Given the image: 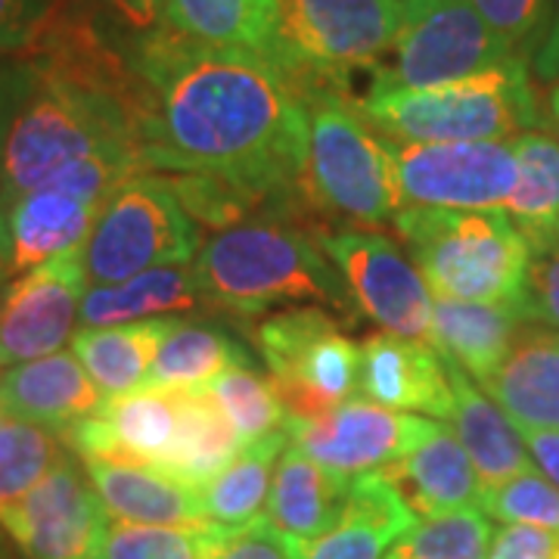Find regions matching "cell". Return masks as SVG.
I'll list each match as a JSON object with an SVG mask.
<instances>
[{
  "label": "cell",
  "mask_w": 559,
  "mask_h": 559,
  "mask_svg": "<svg viewBox=\"0 0 559 559\" xmlns=\"http://www.w3.org/2000/svg\"><path fill=\"white\" fill-rule=\"evenodd\" d=\"M146 171L212 175L264 202L305 200V91L264 57L205 47L168 25L124 47Z\"/></svg>",
  "instance_id": "obj_1"
},
{
  "label": "cell",
  "mask_w": 559,
  "mask_h": 559,
  "mask_svg": "<svg viewBox=\"0 0 559 559\" xmlns=\"http://www.w3.org/2000/svg\"><path fill=\"white\" fill-rule=\"evenodd\" d=\"M197 277L212 305L255 318L277 305L320 301L345 311L352 293L318 237L286 221H240L200 246Z\"/></svg>",
  "instance_id": "obj_2"
},
{
  "label": "cell",
  "mask_w": 559,
  "mask_h": 559,
  "mask_svg": "<svg viewBox=\"0 0 559 559\" xmlns=\"http://www.w3.org/2000/svg\"><path fill=\"white\" fill-rule=\"evenodd\" d=\"M392 224L436 299L498 305L522 318L532 246L507 212L404 205Z\"/></svg>",
  "instance_id": "obj_3"
},
{
  "label": "cell",
  "mask_w": 559,
  "mask_h": 559,
  "mask_svg": "<svg viewBox=\"0 0 559 559\" xmlns=\"http://www.w3.org/2000/svg\"><path fill=\"white\" fill-rule=\"evenodd\" d=\"M360 119L392 143L513 140L540 124L525 60H510L436 87L377 91L355 103Z\"/></svg>",
  "instance_id": "obj_4"
},
{
  "label": "cell",
  "mask_w": 559,
  "mask_h": 559,
  "mask_svg": "<svg viewBox=\"0 0 559 559\" xmlns=\"http://www.w3.org/2000/svg\"><path fill=\"white\" fill-rule=\"evenodd\" d=\"M308 159L301 193L311 205L355 224H392L401 209L389 140L360 119L355 103L326 84L305 87Z\"/></svg>",
  "instance_id": "obj_5"
},
{
  "label": "cell",
  "mask_w": 559,
  "mask_h": 559,
  "mask_svg": "<svg viewBox=\"0 0 559 559\" xmlns=\"http://www.w3.org/2000/svg\"><path fill=\"white\" fill-rule=\"evenodd\" d=\"M200 246V224L180 205L168 175L140 171L100 205L84 242V271L94 286H109L153 267L190 264Z\"/></svg>",
  "instance_id": "obj_6"
},
{
  "label": "cell",
  "mask_w": 559,
  "mask_h": 559,
  "mask_svg": "<svg viewBox=\"0 0 559 559\" xmlns=\"http://www.w3.org/2000/svg\"><path fill=\"white\" fill-rule=\"evenodd\" d=\"M401 22L404 0H280V69L301 91L380 69Z\"/></svg>",
  "instance_id": "obj_7"
},
{
  "label": "cell",
  "mask_w": 559,
  "mask_h": 559,
  "mask_svg": "<svg viewBox=\"0 0 559 559\" xmlns=\"http://www.w3.org/2000/svg\"><path fill=\"white\" fill-rule=\"evenodd\" d=\"M255 345L289 419H311L358 395L360 348L320 305L286 308L255 326Z\"/></svg>",
  "instance_id": "obj_8"
},
{
  "label": "cell",
  "mask_w": 559,
  "mask_h": 559,
  "mask_svg": "<svg viewBox=\"0 0 559 559\" xmlns=\"http://www.w3.org/2000/svg\"><path fill=\"white\" fill-rule=\"evenodd\" d=\"M392 53L395 60L377 69L370 87H436L522 60L488 28L473 0H404V22Z\"/></svg>",
  "instance_id": "obj_9"
},
{
  "label": "cell",
  "mask_w": 559,
  "mask_h": 559,
  "mask_svg": "<svg viewBox=\"0 0 559 559\" xmlns=\"http://www.w3.org/2000/svg\"><path fill=\"white\" fill-rule=\"evenodd\" d=\"M401 205L503 212L516 187L510 140L473 143H392Z\"/></svg>",
  "instance_id": "obj_10"
},
{
  "label": "cell",
  "mask_w": 559,
  "mask_h": 559,
  "mask_svg": "<svg viewBox=\"0 0 559 559\" xmlns=\"http://www.w3.org/2000/svg\"><path fill=\"white\" fill-rule=\"evenodd\" d=\"M439 419L419 414L389 411L373 401L348 399L333 411L311 419H289V448L301 451L330 473L358 479L370 473H385L417 451L436 432Z\"/></svg>",
  "instance_id": "obj_11"
},
{
  "label": "cell",
  "mask_w": 559,
  "mask_h": 559,
  "mask_svg": "<svg viewBox=\"0 0 559 559\" xmlns=\"http://www.w3.org/2000/svg\"><path fill=\"white\" fill-rule=\"evenodd\" d=\"M323 255L336 264L352 301L382 330L432 345V293L417 264L401 255L389 237L373 230L318 234Z\"/></svg>",
  "instance_id": "obj_12"
},
{
  "label": "cell",
  "mask_w": 559,
  "mask_h": 559,
  "mask_svg": "<svg viewBox=\"0 0 559 559\" xmlns=\"http://www.w3.org/2000/svg\"><path fill=\"white\" fill-rule=\"evenodd\" d=\"M0 528L25 559H97L109 516L84 463L66 448L57 466L0 516Z\"/></svg>",
  "instance_id": "obj_13"
},
{
  "label": "cell",
  "mask_w": 559,
  "mask_h": 559,
  "mask_svg": "<svg viewBox=\"0 0 559 559\" xmlns=\"http://www.w3.org/2000/svg\"><path fill=\"white\" fill-rule=\"evenodd\" d=\"M84 293V246L13 280L0 296V367L60 352L72 336Z\"/></svg>",
  "instance_id": "obj_14"
},
{
  "label": "cell",
  "mask_w": 559,
  "mask_h": 559,
  "mask_svg": "<svg viewBox=\"0 0 559 559\" xmlns=\"http://www.w3.org/2000/svg\"><path fill=\"white\" fill-rule=\"evenodd\" d=\"M180 419V389L140 385L119 399H103L100 407L66 436V444L81 460L138 463L165 473L178 448Z\"/></svg>",
  "instance_id": "obj_15"
},
{
  "label": "cell",
  "mask_w": 559,
  "mask_h": 559,
  "mask_svg": "<svg viewBox=\"0 0 559 559\" xmlns=\"http://www.w3.org/2000/svg\"><path fill=\"white\" fill-rule=\"evenodd\" d=\"M358 395L389 411L426 414L444 423L451 414V380L432 345L399 333H373L360 342Z\"/></svg>",
  "instance_id": "obj_16"
},
{
  "label": "cell",
  "mask_w": 559,
  "mask_h": 559,
  "mask_svg": "<svg viewBox=\"0 0 559 559\" xmlns=\"http://www.w3.org/2000/svg\"><path fill=\"white\" fill-rule=\"evenodd\" d=\"M100 404L97 385L69 352L25 360L0 373V417L40 426L62 441Z\"/></svg>",
  "instance_id": "obj_17"
},
{
  "label": "cell",
  "mask_w": 559,
  "mask_h": 559,
  "mask_svg": "<svg viewBox=\"0 0 559 559\" xmlns=\"http://www.w3.org/2000/svg\"><path fill=\"white\" fill-rule=\"evenodd\" d=\"M414 522L417 513L385 473L358 476L352 479L342 520L320 538L289 540L293 559H385Z\"/></svg>",
  "instance_id": "obj_18"
},
{
  "label": "cell",
  "mask_w": 559,
  "mask_h": 559,
  "mask_svg": "<svg viewBox=\"0 0 559 559\" xmlns=\"http://www.w3.org/2000/svg\"><path fill=\"white\" fill-rule=\"evenodd\" d=\"M106 516L128 525H202L209 522L197 485L138 463L81 460Z\"/></svg>",
  "instance_id": "obj_19"
},
{
  "label": "cell",
  "mask_w": 559,
  "mask_h": 559,
  "mask_svg": "<svg viewBox=\"0 0 559 559\" xmlns=\"http://www.w3.org/2000/svg\"><path fill=\"white\" fill-rule=\"evenodd\" d=\"M444 367H448L451 395H454L444 426L457 436L463 451L473 460L481 491L498 488L507 479L535 469V460L525 451L520 429L510 423V417L485 395V389H479L460 370L454 360L444 358Z\"/></svg>",
  "instance_id": "obj_20"
},
{
  "label": "cell",
  "mask_w": 559,
  "mask_h": 559,
  "mask_svg": "<svg viewBox=\"0 0 559 559\" xmlns=\"http://www.w3.org/2000/svg\"><path fill=\"white\" fill-rule=\"evenodd\" d=\"M479 385L513 426L559 429V333L522 323L498 373Z\"/></svg>",
  "instance_id": "obj_21"
},
{
  "label": "cell",
  "mask_w": 559,
  "mask_h": 559,
  "mask_svg": "<svg viewBox=\"0 0 559 559\" xmlns=\"http://www.w3.org/2000/svg\"><path fill=\"white\" fill-rule=\"evenodd\" d=\"M352 479L330 473L301 451L280 454L267 495V522L289 540H311L330 532L348 507Z\"/></svg>",
  "instance_id": "obj_22"
},
{
  "label": "cell",
  "mask_w": 559,
  "mask_h": 559,
  "mask_svg": "<svg viewBox=\"0 0 559 559\" xmlns=\"http://www.w3.org/2000/svg\"><path fill=\"white\" fill-rule=\"evenodd\" d=\"M385 476L417 513V520L473 507L481 498V481L473 460L463 451L457 436L441 423L417 451L385 469Z\"/></svg>",
  "instance_id": "obj_23"
},
{
  "label": "cell",
  "mask_w": 559,
  "mask_h": 559,
  "mask_svg": "<svg viewBox=\"0 0 559 559\" xmlns=\"http://www.w3.org/2000/svg\"><path fill=\"white\" fill-rule=\"evenodd\" d=\"M97 205L60 190H32L7 209V240L13 277L87 242L97 221Z\"/></svg>",
  "instance_id": "obj_24"
},
{
  "label": "cell",
  "mask_w": 559,
  "mask_h": 559,
  "mask_svg": "<svg viewBox=\"0 0 559 559\" xmlns=\"http://www.w3.org/2000/svg\"><path fill=\"white\" fill-rule=\"evenodd\" d=\"M162 25L205 47H227L280 66V0H165Z\"/></svg>",
  "instance_id": "obj_25"
},
{
  "label": "cell",
  "mask_w": 559,
  "mask_h": 559,
  "mask_svg": "<svg viewBox=\"0 0 559 559\" xmlns=\"http://www.w3.org/2000/svg\"><path fill=\"white\" fill-rule=\"evenodd\" d=\"M525 320L498 305L436 299L432 305V348L454 360L473 380L485 382L507 360Z\"/></svg>",
  "instance_id": "obj_26"
},
{
  "label": "cell",
  "mask_w": 559,
  "mask_h": 559,
  "mask_svg": "<svg viewBox=\"0 0 559 559\" xmlns=\"http://www.w3.org/2000/svg\"><path fill=\"white\" fill-rule=\"evenodd\" d=\"M197 271L187 264L153 267L138 277L91 286L81 301V323L84 326H119L150 318H171L180 311H197L205 305Z\"/></svg>",
  "instance_id": "obj_27"
},
{
  "label": "cell",
  "mask_w": 559,
  "mask_h": 559,
  "mask_svg": "<svg viewBox=\"0 0 559 559\" xmlns=\"http://www.w3.org/2000/svg\"><path fill=\"white\" fill-rule=\"evenodd\" d=\"M168 318L84 326L72 336V355L81 360L103 399H119L140 389L153 367Z\"/></svg>",
  "instance_id": "obj_28"
},
{
  "label": "cell",
  "mask_w": 559,
  "mask_h": 559,
  "mask_svg": "<svg viewBox=\"0 0 559 559\" xmlns=\"http://www.w3.org/2000/svg\"><path fill=\"white\" fill-rule=\"evenodd\" d=\"M513 143L516 187L507 202V215L520 227L532 249L557 240L559 224V140L544 131H522Z\"/></svg>",
  "instance_id": "obj_29"
},
{
  "label": "cell",
  "mask_w": 559,
  "mask_h": 559,
  "mask_svg": "<svg viewBox=\"0 0 559 559\" xmlns=\"http://www.w3.org/2000/svg\"><path fill=\"white\" fill-rule=\"evenodd\" d=\"M286 444H289L286 429L252 444H242L240 454L200 488L209 522H218L227 528H246L261 520L271 495L274 460L286 451Z\"/></svg>",
  "instance_id": "obj_30"
},
{
  "label": "cell",
  "mask_w": 559,
  "mask_h": 559,
  "mask_svg": "<svg viewBox=\"0 0 559 559\" xmlns=\"http://www.w3.org/2000/svg\"><path fill=\"white\" fill-rule=\"evenodd\" d=\"M237 364H249L240 342L230 340L215 326L168 318L165 336L156 348V358L143 385L193 389V385L215 380L218 373Z\"/></svg>",
  "instance_id": "obj_31"
},
{
  "label": "cell",
  "mask_w": 559,
  "mask_h": 559,
  "mask_svg": "<svg viewBox=\"0 0 559 559\" xmlns=\"http://www.w3.org/2000/svg\"><path fill=\"white\" fill-rule=\"evenodd\" d=\"M180 407H183L180 439L165 473L202 488L240 454L242 444L234 426L227 423L218 404L209 399V392L202 385L180 389Z\"/></svg>",
  "instance_id": "obj_32"
},
{
  "label": "cell",
  "mask_w": 559,
  "mask_h": 559,
  "mask_svg": "<svg viewBox=\"0 0 559 559\" xmlns=\"http://www.w3.org/2000/svg\"><path fill=\"white\" fill-rule=\"evenodd\" d=\"M237 528L202 525H128L109 522L97 559H215Z\"/></svg>",
  "instance_id": "obj_33"
},
{
  "label": "cell",
  "mask_w": 559,
  "mask_h": 559,
  "mask_svg": "<svg viewBox=\"0 0 559 559\" xmlns=\"http://www.w3.org/2000/svg\"><path fill=\"white\" fill-rule=\"evenodd\" d=\"M209 399L218 404V411L234 426L240 444L267 439L274 432H283L289 423V411L280 401L271 377H261L249 364H237L218 373L215 380L202 385Z\"/></svg>",
  "instance_id": "obj_34"
},
{
  "label": "cell",
  "mask_w": 559,
  "mask_h": 559,
  "mask_svg": "<svg viewBox=\"0 0 559 559\" xmlns=\"http://www.w3.org/2000/svg\"><path fill=\"white\" fill-rule=\"evenodd\" d=\"M491 540L495 532L485 513L463 507L414 522L385 559H488Z\"/></svg>",
  "instance_id": "obj_35"
},
{
  "label": "cell",
  "mask_w": 559,
  "mask_h": 559,
  "mask_svg": "<svg viewBox=\"0 0 559 559\" xmlns=\"http://www.w3.org/2000/svg\"><path fill=\"white\" fill-rule=\"evenodd\" d=\"M66 448L60 436L40 426L0 417V516L57 466Z\"/></svg>",
  "instance_id": "obj_36"
},
{
  "label": "cell",
  "mask_w": 559,
  "mask_h": 559,
  "mask_svg": "<svg viewBox=\"0 0 559 559\" xmlns=\"http://www.w3.org/2000/svg\"><path fill=\"white\" fill-rule=\"evenodd\" d=\"M481 510L510 525H535L559 538V488L538 469L520 473L498 488L481 491Z\"/></svg>",
  "instance_id": "obj_37"
},
{
  "label": "cell",
  "mask_w": 559,
  "mask_h": 559,
  "mask_svg": "<svg viewBox=\"0 0 559 559\" xmlns=\"http://www.w3.org/2000/svg\"><path fill=\"white\" fill-rule=\"evenodd\" d=\"M554 0H473L479 16L516 57H535Z\"/></svg>",
  "instance_id": "obj_38"
},
{
  "label": "cell",
  "mask_w": 559,
  "mask_h": 559,
  "mask_svg": "<svg viewBox=\"0 0 559 559\" xmlns=\"http://www.w3.org/2000/svg\"><path fill=\"white\" fill-rule=\"evenodd\" d=\"M66 7L69 0H0V57H32Z\"/></svg>",
  "instance_id": "obj_39"
},
{
  "label": "cell",
  "mask_w": 559,
  "mask_h": 559,
  "mask_svg": "<svg viewBox=\"0 0 559 559\" xmlns=\"http://www.w3.org/2000/svg\"><path fill=\"white\" fill-rule=\"evenodd\" d=\"M522 320L559 330V240L532 249Z\"/></svg>",
  "instance_id": "obj_40"
},
{
  "label": "cell",
  "mask_w": 559,
  "mask_h": 559,
  "mask_svg": "<svg viewBox=\"0 0 559 559\" xmlns=\"http://www.w3.org/2000/svg\"><path fill=\"white\" fill-rule=\"evenodd\" d=\"M215 559H293V544L261 516L246 528H237Z\"/></svg>",
  "instance_id": "obj_41"
},
{
  "label": "cell",
  "mask_w": 559,
  "mask_h": 559,
  "mask_svg": "<svg viewBox=\"0 0 559 559\" xmlns=\"http://www.w3.org/2000/svg\"><path fill=\"white\" fill-rule=\"evenodd\" d=\"M488 559H559V538L535 525H503L491 540Z\"/></svg>",
  "instance_id": "obj_42"
},
{
  "label": "cell",
  "mask_w": 559,
  "mask_h": 559,
  "mask_svg": "<svg viewBox=\"0 0 559 559\" xmlns=\"http://www.w3.org/2000/svg\"><path fill=\"white\" fill-rule=\"evenodd\" d=\"M97 3L134 38L159 28L165 13V0H97Z\"/></svg>",
  "instance_id": "obj_43"
},
{
  "label": "cell",
  "mask_w": 559,
  "mask_h": 559,
  "mask_svg": "<svg viewBox=\"0 0 559 559\" xmlns=\"http://www.w3.org/2000/svg\"><path fill=\"white\" fill-rule=\"evenodd\" d=\"M516 429H520L525 451L559 488V429H528V426H516Z\"/></svg>",
  "instance_id": "obj_44"
},
{
  "label": "cell",
  "mask_w": 559,
  "mask_h": 559,
  "mask_svg": "<svg viewBox=\"0 0 559 559\" xmlns=\"http://www.w3.org/2000/svg\"><path fill=\"white\" fill-rule=\"evenodd\" d=\"M535 75L547 84L559 81V0L550 3V20H547V32L540 38L538 50H535Z\"/></svg>",
  "instance_id": "obj_45"
},
{
  "label": "cell",
  "mask_w": 559,
  "mask_h": 559,
  "mask_svg": "<svg viewBox=\"0 0 559 559\" xmlns=\"http://www.w3.org/2000/svg\"><path fill=\"white\" fill-rule=\"evenodd\" d=\"M13 267H10V240H7V218L0 215V296L10 286Z\"/></svg>",
  "instance_id": "obj_46"
},
{
  "label": "cell",
  "mask_w": 559,
  "mask_h": 559,
  "mask_svg": "<svg viewBox=\"0 0 559 559\" xmlns=\"http://www.w3.org/2000/svg\"><path fill=\"white\" fill-rule=\"evenodd\" d=\"M10 535H7V532H3V528H0V559H25L20 554V547H16V544H10Z\"/></svg>",
  "instance_id": "obj_47"
},
{
  "label": "cell",
  "mask_w": 559,
  "mask_h": 559,
  "mask_svg": "<svg viewBox=\"0 0 559 559\" xmlns=\"http://www.w3.org/2000/svg\"><path fill=\"white\" fill-rule=\"evenodd\" d=\"M547 106H550V116H554V124H559V81L550 84V94H547Z\"/></svg>",
  "instance_id": "obj_48"
},
{
  "label": "cell",
  "mask_w": 559,
  "mask_h": 559,
  "mask_svg": "<svg viewBox=\"0 0 559 559\" xmlns=\"http://www.w3.org/2000/svg\"><path fill=\"white\" fill-rule=\"evenodd\" d=\"M554 134H557V140H559V124H554Z\"/></svg>",
  "instance_id": "obj_49"
},
{
  "label": "cell",
  "mask_w": 559,
  "mask_h": 559,
  "mask_svg": "<svg viewBox=\"0 0 559 559\" xmlns=\"http://www.w3.org/2000/svg\"><path fill=\"white\" fill-rule=\"evenodd\" d=\"M557 240H559V224H557Z\"/></svg>",
  "instance_id": "obj_50"
}]
</instances>
